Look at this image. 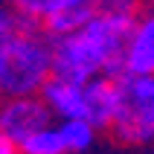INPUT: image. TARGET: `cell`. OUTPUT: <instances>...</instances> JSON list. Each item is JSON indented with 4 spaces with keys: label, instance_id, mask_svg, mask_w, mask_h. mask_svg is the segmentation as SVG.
Instances as JSON below:
<instances>
[{
    "label": "cell",
    "instance_id": "cell-17",
    "mask_svg": "<svg viewBox=\"0 0 154 154\" xmlns=\"http://www.w3.org/2000/svg\"><path fill=\"white\" fill-rule=\"evenodd\" d=\"M0 99H3V96H0Z\"/></svg>",
    "mask_w": 154,
    "mask_h": 154
},
{
    "label": "cell",
    "instance_id": "cell-12",
    "mask_svg": "<svg viewBox=\"0 0 154 154\" xmlns=\"http://www.w3.org/2000/svg\"><path fill=\"white\" fill-rule=\"evenodd\" d=\"M96 9H122V12H137V0H90Z\"/></svg>",
    "mask_w": 154,
    "mask_h": 154
},
{
    "label": "cell",
    "instance_id": "cell-6",
    "mask_svg": "<svg viewBox=\"0 0 154 154\" xmlns=\"http://www.w3.org/2000/svg\"><path fill=\"white\" fill-rule=\"evenodd\" d=\"M122 73L154 76V9L134 17L125 52H122Z\"/></svg>",
    "mask_w": 154,
    "mask_h": 154
},
{
    "label": "cell",
    "instance_id": "cell-9",
    "mask_svg": "<svg viewBox=\"0 0 154 154\" xmlns=\"http://www.w3.org/2000/svg\"><path fill=\"white\" fill-rule=\"evenodd\" d=\"M96 12V6L90 3V0H82V3H73V6L61 9V12H52V15H47L41 20L44 26V35H50V38H55V35H67V32H79L82 26L90 20V15Z\"/></svg>",
    "mask_w": 154,
    "mask_h": 154
},
{
    "label": "cell",
    "instance_id": "cell-15",
    "mask_svg": "<svg viewBox=\"0 0 154 154\" xmlns=\"http://www.w3.org/2000/svg\"><path fill=\"white\" fill-rule=\"evenodd\" d=\"M6 3H9V6H15V9H23L29 0H6Z\"/></svg>",
    "mask_w": 154,
    "mask_h": 154
},
{
    "label": "cell",
    "instance_id": "cell-3",
    "mask_svg": "<svg viewBox=\"0 0 154 154\" xmlns=\"http://www.w3.org/2000/svg\"><path fill=\"white\" fill-rule=\"evenodd\" d=\"M137 12H122V9H96L90 20L82 26V32L87 35V41L96 47V52L102 55V73L105 76H122V52H125V41L131 35Z\"/></svg>",
    "mask_w": 154,
    "mask_h": 154
},
{
    "label": "cell",
    "instance_id": "cell-5",
    "mask_svg": "<svg viewBox=\"0 0 154 154\" xmlns=\"http://www.w3.org/2000/svg\"><path fill=\"white\" fill-rule=\"evenodd\" d=\"M50 122H52V113H50V108L44 105V99L38 93L3 96L0 99V131L15 146L20 140H26L32 131L50 125Z\"/></svg>",
    "mask_w": 154,
    "mask_h": 154
},
{
    "label": "cell",
    "instance_id": "cell-11",
    "mask_svg": "<svg viewBox=\"0 0 154 154\" xmlns=\"http://www.w3.org/2000/svg\"><path fill=\"white\" fill-rule=\"evenodd\" d=\"M15 148H17V154H67V148L61 143V134H58V125H52V122L32 131Z\"/></svg>",
    "mask_w": 154,
    "mask_h": 154
},
{
    "label": "cell",
    "instance_id": "cell-8",
    "mask_svg": "<svg viewBox=\"0 0 154 154\" xmlns=\"http://www.w3.org/2000/svg\"><path fill=\"white\" fill-rule=\"evenodd\" d=\"M38 96L50 108L52 119L82 116V85L79 82H70V79H61V76H52L50 73L47 82L38 87Z\"/></svg>",
    "mask_w": 154,
    "mask_h": 154
},
{
    "label": "cell",
    "instance_id": "cell-4",
    "mask_svg": "<svg viewBox=\"0 0 154 154\" xmlns=\"http://www.w3.org/2000/svg\"><path fill=\"white\" fill-rule=\"evenodd\" d=\"M50 73L85 85L87 79L102 73V55L96 52V47L87 41L82 29L55 35L50 38Z\"/></svg>",
    "mask_w": 154,
    "mask_h": 154
},
{
    "label": "cell",
    "instance_id": "cell-14",
    "mask_svg": "<svg viewBox=\"0 0 154 154\" xmlns=\"http://www.w3.org/2000/svg\"><path fill=\"white\" fill-rule=\"evenodd\" d=\"M0 154H17L15 143H12V140H6V137H3V131H0Z\"/></svg>",
    "mask_w": 154,
    "mask_h": 154
},
{
    "label": "cell",
    "instance_id": "cell-10",
    "mask_svg": "<svg viewBox=\"0 0 154 154\" xmlns=\"http://www.w3.org/2000/svg\"><path fill=\"white\" fill-rule=\"evenodd\" d=\"M58 134L61 143L67 148V154H82L93 146L96 140V128L85 116H73V119H58Z\"/></svg>",
    "mask_w": 154,
    "mask_h": 154
},
{
    "label": "cell",
    "instance_id": "cell-16",
    "mask_svg": "<svg viewBox=\"0 0 154 154\" xmlns=\"http://www.w3.org/2000/svg\"><path fill=\"white\" fill-rule=\"evenodd\" d=\"M146 3H151V6H154V0H146Z\"/></svg>",
    "mask_w": 154,
    "mask_h": 154
},
{
    "label": "cell",
    "instance_id": "cell-7",
    "mask_svg": "<svg viewBox=\"0 0 154 154\" xmlns=\"http://www.w3.org/2000/svg\"><path fill=\"white\" fill-rule=\"evenodd\" d=\"M113 108H116V79L113 76L99 73L82 85V116L96 131H108Z\"/></svg>",
    "mask_w": 154,
    "mask_h": 154
},
{
    "label": "cell",
    "instance_id": "cell-1",
    "mask_svg": "<svg viewBox=\"0 0 154 154\" xmlns=\"http://www.w3.org/2000/svg\"><path fill=\"white\" fill-rule=\"evenodd\" d=\"M50 76V38L35 29L0 35V96H26Z\"/></svg>",
    "mask_w": 154,
    "mask_h": 154
},
{
    "label": "cell",
    "instance_id": "cell-2",
    "mask_svg": "<svg viewBox=\"0 0 154 154\" xmlns=\"http://www.w3.org/2000/svg\"><path fill=\"white\" fill-rule=\"evenodd\" d=\"M108 131L122 146L154 143V76H116V108Z\"/></svg>",
    "mask_w": 154,
    "mask_h": 154
},
{
    "label": "cell",
    "instance_id": "cell-13",
    "mask_svg": "<svg viewBox=\"0 0 154 154\" xmlns=\"http://www.w3.org/2000/svg\"><path fill=\"white\" fill-rule=\"evenodd\" d=\"M9 29H15V9L6 0H0V35H6Z\"/></svg>",
    "mask_w": 154,
    "mask_h": 154
}]
</instances>
